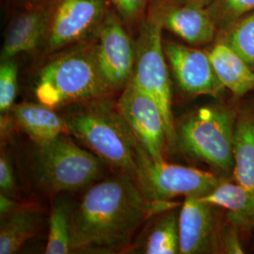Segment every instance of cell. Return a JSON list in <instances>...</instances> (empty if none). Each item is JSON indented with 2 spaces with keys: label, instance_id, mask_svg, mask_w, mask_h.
Masks as SVG:
<instances>
[{
  "label": "cell",
  "instance_id": "cell-13",
  "mask_svg": "<svg viewBox=\"0 0 254 254\" xmlns=\"http://www.w3.org/2000/svg\"><path fill=\"white\" fill-rule=\"evenodd\" d=\"M178 228L180 254L206 251L214 230L211 205L198 196L187 197L178 218Z\"/></svg>",
  "mask_w": 254,
  "mask_h": 254
},
{
  "label": "cell",
  "instance_id": "cell-17",
  "mask_svg": "<svg viewBox=\"0 0 254 254\" xmlns=\"http://www.w3.org/2000/svg\"><path fill=\"white\" fill-rule=\"evenodd\" d=\"M210 205L228 211V217L236 227L244 230L254 228V192L240 184L220 182L208 194L200 197Z\"/></svg>",
  "mask_w": 254,
  "mask_h": 254
},
{
  "label": "cell",
  "instance_id": "cell-4",
  "mask_svg": "<svg viewBox=\"0 0 254 254\" xmlns=\"http://www.w3.org/2000/svg\"><path fill=\"white\" fill-rule=\"evenodd\" d=\"M101 160L96 154L76 145L68 134H63L37 144L35 175L46 190H74L100 178L104 166Z\"/></svg>",
  "mask_w": 254,
  "mask_h": 254
},
{
  "label": "cell",
  "instance_id": "cell-15",
  "mask_svg": "<svg viewBox=\"0 0 254 254\" xmlns=\"http://www.w3.org/2000/svg\"><path fill=\"white\" fill-rule=\"evenodd\" d=\"M214 70L224 88L237 96L254 91V70L225 43L218 42L208 52Z\"/></svg>",
  "mask_w": 254,
  "mask_h": 254
},
{
  "label": "cell",
  "instance_id": "cell-18",
  "mask_svg": "<svg viewBox=\"0 0 254 254\" xmlns=\"http://www.w3.org/2000/svg\"><path fill=\"white\" fill-rule=\"evenodd\" d=\"M234 173L236 182L254 192V121L241 119L234 136Z\"/></svg>",
  "mask_w": 254,
  "mask_h": 254
},
{
  "label": "cell",
  "instance_id": "cell-6",
  "mask_svg": "<svg viewBox=\"0 0 254 254\" xmlns=\"http://www.w3.org/2000/svg\"><path fill=\"white\" fill-rule=\"evenodd\" d=\"M234 136L228 112L201 108L182 124L177 137L188 153L221 172H229L234 168Z\"/></svg>",
  "mask_w": 254,
  "mask_h": 254
},
{
  "label": "cell",
  "instance_id": "cell-12",
  "mask_svg": "<svg viewBox=\"0 0 254 254\" xmlns=\"http://www.w3.org/2000/svg\"><path fill=\"white\" fill-rule=\"evenodd\" d=\"M149 12L163 28L192 46L211 43L218 29L207 8L195 3L154 0Z\"/></svg>",
  "mask_w": 254,
  "mask_h": 254
},
{
  "label": "cell",
  "instance_id": "cell-10",
  "mask_svg": "<svg viewBox=\"0 0 254 254\" xmlns=\"http://www.w3.org/2000/svg\"><path fill=\"white\" fill-rule=\"evenodd\" d=\"M116 107L146 153L154 160H165L167 129L162 112L154 98L130 81Z\"/></svg>",
  "mask_w": 254,
  "mask_h": 254
},
{
  "label": "cell",
  "instance_id": "cell-5",
  "mask_svg": "<svg viewBox=\"0 0 254 254\" xmlns=\"http://www.w3.org/2000/svg\"><path fill=\"white\" fill-rule=\"evenodd\" d=\"M162 29L158 20L148 11L139 26L136 41V62L131 81L157 103L165 121L168 143L173 145L177 134L173 122L171 80L164 51Z\"/></svg>",
  "mask_w": 254,
  "mask_h": 254
},
{
  "label": "cell",
  "instance_id": "cell-21",
  "mask_svg": "<svg viewBox=\"0 0 254 254\" xmlns=\"http://www.w3.org/2000/svg\"><path fill=\"white\" fill-rule=\"evenodd\" d=\"M71 214L72 210L65 201H57L53 205L49 218L46 254H67L73 252Z\"/></svg>",
  "mask_w": 254,
  "mask_h": 254
},
{
  "label": "cell",
  "instance_id": "cell-1",
  "mask_svg": "<svg viewBox=\"0 0 254 254\" xmlns=\"http://www.w3.org/2000/svg\"><path fill=\"white\" fill-rule=\"evenodd\" d=\"M150 213L147 200L127 174L93 185L71 214L73 251L124 249Z\"/></svg>",
  "mask_w": 254,
  "mask_h": 254
},
{
  "label": "cell",
  "instance_id": "cell-30",
  "mask_svg": "<svg viewBox=\"0 0 254 254\" xmlns=\"http://www.w3.org/2000/svg\"><path fill=\"white\" fill-rule=\"evenodd\" d=\"M170 1H174V2H180V3H185V2H190V3H195L203 7H208L209 5L212 3L213 0H170Z\"/></svg>",
  "mask_w": 254,
  "mask_h": 254
},
{
  "label": "cell",
  "instance_id": "cell-23",
  "mask_svg": "<svg viewBox=\"0 0 254 254\" xmlns=\"http://www.w3.org/2000/svg\"><path fill=\"white\" fill-rule=\"evenodd\" d=\"M207 9L217 28L227 30L254 10V0H213Z\"/></svg>",
  "mask_w": 254,
  "mask_h": 254
},
{
  "label": "cell",
  "instance_id": "cell-2",
  "mask_svg": "<svg viewBox=\"0 0 254 254\" xmlns=\"http://www.w3.org/2000/svg\"><path fill=\"white\" fill-rule=\"evenodd\" d=\"M111 92L101 73L96 41L55 57L41 70L35 87L39 103L51 109L105 98Z\"/></svg>",
  "mask_w": 254,
  "mask_h": 254
},
{
  "label": "cell",
  "instance_id": "cell-29",
  "mask_svg": "<svg viewBox=\"0 0 254 254\" xmlns=\"http://www.w3.org/2000/svg\"><path fill=\"white\" fill-rule=\"evenodd\" d=\"M52 0H19L23 4L25 9H33L47 6Z\"/></svg>",
  "mask_w": 254,
  "mask_h": 254
},
{
  "label": "cell",
  "instance_id": "cell-20",
  "mask_svg": "<svg viewBox=\"0 0 254 254\" xmlns=\"http://www.w3.org/2000/svg\"><path fill=\"white\" fill-rule=\"evenodd\" d=\"M142 251L147 254H180L178 219L173 212L154 223L146 236Z\"/></svg>",
  "mask_w": 254,
  "mask_h": 254
},
{
  "label": "cell",
  "instance_id": "cell-19",
  "mask_svg": "<svg viewBox=\"0 0 254 254\" xmlns=\"http://www.w3.org/2000/svg\"><path fill=\"white\" fill-rule=\"evenodd\" d=\"M1 219L0 254H15L35 235L39 213L32 209L19 208Z\"/></svg>",
  "mask_w": 254,
  "mask_h": 254
},
{
  "label": "cell",
  "instance_id": "cell-24",
  "mask_svg": "<svg viewBox=\"0 0 254 254\" xmlns=\"http://www.w3.org/2000/svg\"><path fill=\"white\" fill-rule=\"evenodd\" d=\"M18 68L15 62L8 60L0 66V111L5 115L13 108L17 94Z\"/></svg>",
  "mask_w": 254,
  "mask_h": 254
},
{
  "label": "cell",
  "instance_id": "cell-14",
  "mask_svg": "<svg viewBox=\"0 0 254 254\" xmlns=\"http://www.w3.org/2000/svg\"><path fill=\"white\" fill-rule=\"evenodd\" d=\"M49 4L45 7L25 9L10 21L1 50V63L12 60L21 53L30 52L43 44Z\"/></svg>",
  "mask_w": 254,
  "mask_h": 254
},
{
  "label": "cell",
  "instance_id": "cell-26",
  "mask_svg": "<svg viewBox=\"0 0 254 254\" xmlns=\"http://www.w3.org/2000/svg\"><path fill=\"white\" fill-rule=\"evenodd\" d=\"M0 189L2 193L11 196L15 192V180L11 165L4 153L0 157Z\"/></svg>",
  "mask_w": 254,
  "mask_h": 254
},
{
  "label": "cell",
  "instance_id": "cell-9",
  "mask_svg": "<svg viewBox=\"0 0 254 254\" xmlns=\"http://www.w3.org/2000/svg\"><path fill=\"white\" fill-rule=\"evenodd\" d=\"M124 23L120 15L109 10L95 33L101 73L112 92L126 88L135 68L136 42Z\"/></svg>",
  "mask_w": 254,
  "mask_h": 254
},
{
  "label": "cell",
  "instance_id": "cell-16",
  "mask_svg": "<svg viewBox=\"0 0 254 254\" xmlns=\"http://www.w3.org/2000/svg\"><path fill=\"white\" fill-rule=\"evenodd\" d=\"M13 118L19 127L35 143H44L63 134H69L65 119L42 103H23L12 108Z\"/></svg>",
  "mask_w": 254,
  "mask_h": 254
},
{
  "label": "cell",
  "instance_id": "cell-8",
  "mask_svg": "<svg viewBox=\"0 0 254 254\" xmlns=\"http://www.w3.org/2000/svg\"><path fill=\"white\" fill-rule=\"evenodd\" d=\"M108 5V0H52L43 42L46 53L96 33L109 12Z\"/></svg>",
  "mask_w": 254,
  "mask_h": 254
},
{
  "label": "cell",
  "instance_id": "cell-25",
  "mask_svg": "<svg viewBox=\"0 0 254 254\" xmlns=\"http://www.w3.org/2000/svg\"><path fill=\"white\" fill-rule=\"evenodd\" d=\"M117 9L120 17L127 25L141 24L145 18L150 0H110Z\"/></svg>",
  "mask_w": 254,
  "mask_h": 254
},
{
  "label": "cell",
  "instance_id": "cell-27",
  "mask_svg": "<svg viewBox=\"0 0 254 254\" xmlns=\"http://www.w3.org/2000/svg\"><path fill=\"white\" fill-rule=\"evenodd\" d=\"M18 204L9 197V195L1 193L0 195V214L1 218H5L18 210Z\"/></svg>",
  "mask_w": 254,
  "mask_h": 254
},
{
  "label": "cell",
  "instance_id": "cell-7",
  "mask_svg": "<svg viewBox=\"0 0 254 254\" xmlns=\"http://www.w3.org/2000/svg\"><path fill=\"white\" fill-rule=\"evenodd\" d=\"M136 180L148 199L164 200L177 196L202 197L220 183L213 173L167 163L165 160H154L141 145L138 151Z\"/></svg>",
  "mask_w": 254,
  "mask_h": 254
},
{
  "label": "cell",
  "instance_id": "cell-11",
  "mask_svg": "<svg viewBox=\"0 0 254 254\" xmlns=\"http://www.w3.org/2000/svg\"><path fill=\"white\" fill-rule=\"evenodd\" d=\"M167 61L180 89L190 95L218 96L224 89L208 53L173 42H164Z\"/></svg>",
  "mask_w": 254,
  "mask_h": 254
},
{
  "label": "cell",
  "instance_id": "cell-22",
  "mask_svg": "<svg viewBox=\"0 0 254 254\" xmlns=\"http://www.w3.org/2000/svg\"><path fill=\"white\" fill-rule=\"evenodd\" d=\"M223 41L254 70V12L229 27Z\"/></svg>",
  "mask_w": 254,
  "mask_h": 254
},
{
  "label": "cell",
  "instance_id": "cell-3",
  "mask_svg": "<svg viewBox=\"0 0 254 254\" xmlns=\"http://www.w3.org/2000/svg\"><path fill=\"white\" fill-rule=\"evenodd\" d=\"M95 99L65 118L68 132L107 163L136 179L139 142L117 107Z\"/></svg>",
  "mask_w": 254,
  "mask_h": 254
},
{
  "label": "cell",
  "instance_id": "cell-28",
  "mask_svg": "<svg viewBox=\"0 0 254 254\" xmlns=\"http://www.w3.org/2000/svg\"><path fill=\"white\" fill-rule=\"evenodd\" d=\"M225 248L228 251V253H232V254H242V249L240 248L239 245V241L236 238L235 235H226V239L224 241Z\"/></svg>",
  "mask_w": 254,
  "mask_h": 254
}]
</instances>
